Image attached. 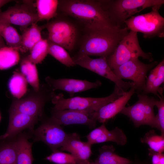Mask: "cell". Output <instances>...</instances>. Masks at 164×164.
<instances>
[{"label":"cell","instance_id":"1","mask_svg":"<svg viewBox=\"0 0 164 164\" xmlns=\"http://www.w3.org/2000/svg\"><path fill=\"white\" fill-rule=\"evenodd\" d=\"M86 28L77 54L73 60L83 56H95L106 58L114 52L120 42L128 33L126 26Z\"/></svg>","mask_w":164,"mask_h":164},{"label":"cell","instance_id":"2","mask_svg":"<svg viewBox=\"0 0 164 164\" xmlns=\"http://www.w3.org/2000/svg\"><path fill=\"white\" fill-rule=\"evenodd\" d=\"M58 7L64 13L83 23L86 28L117 25L111 20L102 0H62L59 1Z\"/></svg>","mask_w":164,"mask_h":164},{"label":"cell","instance_id":"3","mask_svg":"<svg viewBox=\"0 0 164 164\" xmlns=\"http://www.w3.org/2000/svg\"><path fill=\"white\" fill-rule=\"evenodd\" d=\"M125 92L115 85L113 92L103 97H75L65 98L63 94H56L51 100L53 109L57 110L71 109L94 113L100 108L112 102L122 95Z\"/></svg>","mask_w":164,"mask_h":164},{"label":"cell","instance_id":"4","mask_svg":"<svg viewBox=\"0 0 164 164\" xmlns=\"http://www.w3.org/2000/svg\"><path fill=\"white\" fill-rule=\"evenodd\" d=\"M103 2L112 22L116 25L124 26L125 22L134 14L147 8L162 5L164 0H103Z\"/></svg>","mask_w":164,"mask_h":164},{"label":"cell","instance_id":"5","mask_svg":"<svg viewBox=\"0 0 164 164\" xmlns=\"http://www.w3.org/2000/svg\"><path fill=\"white\" fill-rule=\"evenodd\" d=\"M139 57L150 62L153 60L152 54L144 52L140 47L137 32L130 30L106 60L110 67L113 70L131 59Z\"/></svg>","mask_w":164,"mask_h":164},{"label":"cell","instance_id":"6","mask_svg":"<svg viewBox=\"0 0 164 164\" xmlns=\"http://www.w3.org/2000/svg\"><path fill=\"white\" fill-rule=\"evenodd\" d=\"M162 5L152 7L151 12L132 16L125 22L127 29L143 34L145 38L164 36V18L159 12Z\"/></svg>","mask_w":164,"mask_h":164},{"label":"cell","instance_id":"7","mask_svg":"<svg viewBox=\"0 0 164 164\" xmlns=\"http://www.w3.org/2000/svg\"><path fill=\"white\" fill-rule=\"evenodd\" d=\"M55 90L47 84L40 86L36 93L12 101L9 111L16 112L40 118L45 104L56 95Z\"/></svg>","mask_w":164,"mask_h":164},{"label":"cell","instance_id":"8","mask_svg":"<svg viewBox=\"0 0 164 164\" xmlns=\"http://www.w3.org/2000/svg\"><path fill=\"white\" fill-rule=\"evenodd\" d=\"M138 100L133 105L125 107L120 113L128 117L138 127L146 125L159 130V127L154 108L156 100L144 94L138 93Z\"/></svg>","mask_w":164,"mask_h":164},{"label":"cell","instance_id":"9","mask_svg":"<svg viewBox=\"0 0 164 164\" xmlns=\"http://www.w3.org/2000/svg\"><path fill=\"white\" fill-rule=\"evenodd\" d=\"M45 26L48 32V40L69 51L73 50L78 35L77 28L74 24L66 20L56 19Z\"/></svg>","mask_w":164,"mask_h":164},{"label":"cell","instance_id":"10","mask_svg":"<svg viewBox=\"0 0 164 164\" xmlns=\"http://www.w3.org/2000/svg\"><path fill=\"white\" fill-rule=\"evenodd\" d=\"M0 21L19 26L24 31L29 26L39 21L35 3L25 0L4 12L0 9Z\"/></svg>","mask_w":164,"mask_h":164},{"label":"cell","instance_id":"11","mask_svg":"<svg viewBox=\"0 0 164 164\" xmlns=\"http://www.w3.org/2000/svg\"><path fill=\"white\" fill-rule=\"evenodd\" d=\"M157 61L146 64L138 58L131 59L112 70L119 78L131 80L134 84L135 91L140 93L144 90L148 71L157 64Z\"/></svg>","mask_w":164,"mask_h":164},{"label":"cell","instance_id":"12","mask_svg":"<svg viewBox=\"0 0 164 164\" xmlns=\"http://www.w3.org/2000/svg\"><path fill=\"white\" fill-rule=\"evenodd\" d=\"M73 60L76 65H79L113 82L124 92L134 85L132 82H125L118 78L110 67L105 57L93 59L88 56H83Z\"/></svg>","mask_w":164,"mask_h":164},{"label":"cell","instance_id":"13","mask_svg":"<svg viewBox=\"0 0 164 164\" xmlns=\"http://www.w3.org/2000/svg\"><path fill=\"white\" fill-rule=\"evenodd\" d=\"M31 132L35 141L43 142L53 152L58 150L63 145L69 135L61 126L47 119Z\"/></svg>","mask_w":164,"mask_h":164},{"label":"cell","instance_id":"14","mask_svg":"<svg viewBox=\"0 0 164 164\" xmlns=\"http://www.w3.org/2000/svg\"><path fill=\"white\" fill-rule=\"evenodd\" d=\"M94 113L71 109L57 110L53 108L51 117L47 119L60 126L79 124L92 128L95 127L97 121L94 118Z\"/></svg>","mask_w":164,"mask_h":164},{"label":"cell","instance_id":"15","mask_svg":"<svg viewBox=\"0 0 164 164\" xmlns=\"http://www.w3.org/2000/svg\"><path fill=\"white\" fill-rule=\"evenodd\" d=\"M45 80L46 84L55 91L60 90L66 92L69 94L70 97H73L75 93L96 88L102 85L99 80L92 82L70 78L55 79L48 76L45 78Z\"/></svg>","mask_w":164,"mask_h":164},{"label":"cell","instance_id":"16","mask_svg":"<svg viewBox=\"0 0 164 164\" xmlns=\"http://www.w3.org/2000/svg\"><path fill=\"white\" fill-rule=\"evenodd\" d=\"M87 142L91 145L108 142L124 145L127 142V136L122 129L116 126L109 131L104 123L92 130L87 135Z\"/></svg>","mask_w":164,"mask_h":164},{"label":"cell","instance_id":"17","mask_svg":"<svg viewBox=\"0 0 164 164\" xmlns=\"http://www.w3.org/2000/svg\"><path fill=\"white\" fill-rule=\"evenodd\" d=\"M39 118L16 112L9 111V120L4 139L13 138L23 130L28 129L31 132Z\"/></svg>","mask_w":164,"mask_h":164},{"label":"cell","instance_id":"18","mask_svg":"<svg viewBox=\"0 0 164 164\" xmlns=\"http://www.w3.org/2000/svg\"><path fill=\"white\" fill-rule=\"evenodd\" d=\"M135 91L133 86L128 91L126 92L118 98L101 107L94 113V118L100 123H104L114 117L125 107L128 101L135 93Z\"/></svg>","mask_w":164,"mask_h":164},{"label":"cell","instance_id":"19","mask_svg":"<svg viewBox=\"0 0 164 164\" xmlns=\"http://www.w3.org/2000/svg\"><path fill=\"white\" fill-rule=\"evenodd\" d=\"M91 146L87 142L81 141L79 135L74 133L69 134L67 140L60 149L69 152L80 160L84 162L89 160L91 155Z\"/></svg>","mask_w":164,"mask_h":164},{"label":"cell","instance_id":"20","mask_svg":"<svg viewBox=\"0 0 164 164\" xmlns=\"http://www.w3.org/2000/svg\"><path fill=\"white\" fill-rule=\"evenodd\" d=\"M30 135L20 133L16 137L17 164H32V142L29 141Z\"/></svg>","mask_w":164,"mask_h":164},{"label":"cell","instance_id":"21","mask_svg":"<svg viewBox=\"0 0 164 164\" xmlns=\"http://www.w3.org/2000/svg\"><path fill=\"white\" fill-rule=\"evenodd\" d=\"M45 28V25L38 26L37 23L32 24L24 31L21 35V46L19 51L22 53L30 51L34 46L42 38L41 31Z\"/></svg>","mask_w":164,"mask_h":164},{"label":"cell","instance_id":"22","mask_svg":"<svg viewBox=\"0 0 164 164\" xmlns=\"http://www.w3.org/2000/svg\"><path fill=\"white\" fill-rule=\"evenodd\" d=\"M112 145H104L99 149V155L95 160L99 164H130L132 161L120 156Z\"/></svg>","mask_w":164,"mask_h":164},{"label":"cell","instance_id":"23","mask_svg":"<svg viewBox=\"0 0 164 164\" xmlns=\"http://www.w3.org/2000/svg\"><path fill=\"white\" fill-rule=\"evenodd\" d=\"M16 137L12 139L1 140L0 164H17Z\"/></svg>","mask_w":164,"mask_h":164},{"label":"cell","instance_id":"24","mask_svg":"<svg viewBox=\"0 0 164 164\" xmlns=\"http://www.w3.org/2000/svg\"><path fill=\"white\" fill-rule=\"evenodd\" d=\"M59 1L37 0L35 3L39 21H49L57 15Z\"/></svg>","mask_w":164,"mask_h":164},{"label":"cell","instance_id":"25","mask_svg":"<svg viewBox=\"0 0 164 164\" xmlns=\"http://www.w3.org/2000/svg\"><path fill=\"white\" fill-rule=\"evenodd\" d=\"M21 73L34 91H39L40 85L38 72L36 64L32 63L26 56L22 59L20 64Z\"/></svg>","mask_w":164,"mask_h":164},{"label":"cell","instance_id":"26","mask_svg":"<svg viewBox=\"0 0 164 164\" xmlns=\"http://www.w3.org/2000/svg\"><path fill=\"white\" fill-rule=\"evenodd\" d=\"M8 87L11 94L15 99H19L27 91V82L21 72L15 71L9 80Z\"/></svg>","mask_w":164,"mask_h":164},{"label":"cell","instance_id":"27","mask_svg":"<svg viewBox=\"0 0 164 164\" xmlns=\"http://www.w3.org/2000/svg\"><path fill=\"white\" fill-rule=\"evenodd\" d=\"M19 49L7 46L0 48V70L16 65L20 59Z\"/></svg>","mask_w":164,"mask_h":164},{"label":"cell","instance_id":"28","mask_svg":"<svg viewBox=\"0 0 164 164\" xmlns=\"http://www.w3.org/2000/svg\"><path fill=\"white\" fill-rule=\"evenodd\" d=\"M0 35L8 46L20 49L21 35L11 24L0 21Z\"/></svg>","mask_w":164,"mask_h":164},{"label":"cell","instance_id":"29","mask_svg":"<svg viewBox=\"0 0 164 164\" xmlns=\"http://www.w3.org/2000/svg\"><path fill=\"white\" fill-rule=\"evenodd\" d=\"M48 41L49 54L67 67H70L76 65L66 50L62 47Z\"/></svg>","mask_w":164,"mask_h":164},{"label":"cell","instance_id":"30","mask_svg":"<svg viewBox=\"0 0 164 164\" xmlns=\"http://www.w3.org/2000/svg\"><path fill=\"white\" fill-rule=\"evenodd\" d=\"M140 141L148 145L150 149L155 152L163 153L164 151V136L157 134L154 130L146 133Z\"/></svg>","mask_w":164,"mask_h":164},{"label":"cell","instance_id":"31","mask_svg":"<svg viewBox=\"0 0 164 164\" xmlns=\"http://www.w3.org/2000/svg\"><path fill=\"white\" fill-rule=\"evenodd\" d=\"M48 40L42 39L30 50L27 58L36 64L41 63L48 54Z\"/></svg>","mask_w":164,"mask_h":164},{"label":"cell","instance_id":"32","mask_svg":"<svg viewBox=\"0 0 164 164\" xmlns=\"http://www.w3.org/2000/svg\"><path fill=\"white\" fill-rule=\"evenodd\" d=\"M45 159L55 164H78L82 162L71 154L57 150L53 152Z\"/></svg>","mask_w":164,"mask_h":164},{"label":"cell","instance_id":"33","mask_svg":"<svg viewBox=\"0 0 164 164\" xmlns=\"http://www.w3.org/2000/svg\"><path fill=\"white\" fill-rule=\"evenodd\" d=\"M160 95L159 100H156L155 104L158 109V113L156 115L158 120L161 135L164 136V99L163 94V89L161 88L158 91Z\"/></svg>","mask_w":164,"mask_h":164},{"label":"cell","instance_id":"34","mask_svg":"<svg viewBox=\"0 0 164 164\" xmlns=\"http://www.w3.org/2000/svg\"><path fill=\"white\" fill-rule=\"evenodd\" d=\"M157 74L154 80L149 93H152L158 97L159 95L158 91L160 85L164 80V60H162L157 66Z\"/></svg>","mask_w":164,"mask_h":164},{"label":"cell","instance_id":"35","mask_svg":"<svg viewBox=\"0 0 164 164\" xmlns=\"http://www.w3.org/2000/svg\"><path fill=\"white\" fill-rule=\"evenodd\" d=\"M149 155L151 157L152 164H164V154L149 149Z\"/></svg>","mask_w":164,"mask_h":164},{"label":"cell","instance_id":"36","mask_svg":"<svg viewBox=\"0 0 164 164\" xmlns=\"http://www.w3.org/2000/svg\"><path fill=\"white\" fill-rule=\"evenodd\" d=\"M130 164H150L148 160H141L138 157H136L133 161Z\"/></svg>","mask_w":164,"mask_h":164},{"label":"cell","instance_id":"37","mask_svg":"<svg viewBox=\"0 0 164 164\" xmlns=\"http://www.w3.org/2000/svg\"><path fill=\"white\" fill-rule=\"evenodd\" d=\"M10 0H0V9L7 3L11 2Z\"/></svg>","mask_w":164,"mask_h":164},{"label":"cell","instance_id":"38","mask_svg":"<svg viewBox=\"0 0 164 164\" xmlns=\"http://www.w3.org/2000/svg\"><path fill=\"white\" fill-rule=\"evenodd\" d=\"M6 45L3 38L0 35V48L6 46Z\"/></svg>","mask_w":164,"mask_h":164},{"label":"cell","instance_id":"39","mask_svg":"<svg viewBox=\"0 0 164 164\" xmlns=\"http://www.w3.org/2000/svg\"><path fill=\"white\" fill-rule=\"evenodd\" d=\"M89 160L86 161L82 162L78 164H88L89 162Z\"/></svg>","mask_w":164,"mask_h":164},{"label":"cell","instance_id":"40","mask_svg":"<svg viewBox=\"0 0 164 164\" xmlns=\"http://www.w3.org/2000/svg\"><path fill=\"white\" fill-rule=\"evenodd\" d=\"M4 139V135H3L0 136V140H2Z\"/></svg>","mask_w":164,"mask_h":164},{"label":"cell","instance_id":"41","mask_svg":"<svg viewBox=\"0 0 164 164\" xmlns=\"http://www.w3.org/2000/svg\"><path fill=\"white\" fill-rule=\"evenodd\" d=\"M88 164H99L96 162H90L89 161Z\"/></svg>","mask_w":164,"mask_h":164},{"label":"cell","instance_id":"42","mask_svg":"<svg viewBox=\"0 0 164 164\" xmlns=\"http://www.w3.org/2000/svg\"><path fill=\"white\" fill-rule=\"evenodd\" d=\"M1 115L0 113V122L1 120Z\"/></svg>","mask_w":164,"mask_h":164}]
</instances>
